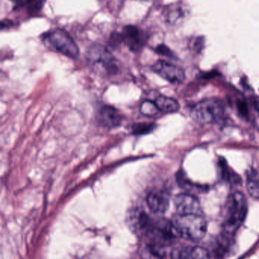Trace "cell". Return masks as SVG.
<instances>
[{
  "instance_id": "1",
  "label": "cell",
  "mask_w": 259,
  "mask_h": 259,
  "mask_svg": "<svg viewBox=\"0 0 259 259\" xmlns=\"http://www.w3.org/2000/svg\"><path fill=\"white\" fill-rule=\"evenodd\" d=\"M172 222L179 237L198 241L206 234V221L202 214H176Z\"/></svg>"
},
{
  "instance_id": "2",
  "label": "cell",
  "mask_w": 259,
  "mask_h": 259,
  "mask_svg": "<svg viewBox=\"0 0 259 259\" xmlns=\"http://www.w3.org/2000/svg\"><path fill=\"white\" fill-rule=\"evenodd\" d=\"M247 211V201L243 193L237 191L229 196L225 213V229L227 234H234L241 226Z\"/></svg>"
},
{
  "instance_id": "3",
  "label": "cell",
  "mask_w": 259,
  "mask_h": 259,
  "mask_svg": "<svg viewBox=\"0 0 259 259\" xmlns=\"http://www.w3.org/2000/svg\"><path fill=\"white\" fill-rule=\"evenodd\" d=\"M225 115V108L220 100H202L196 105L191 112L193 121L199 124H214L222 121Z\"/></svg>"
},
{
  "instance_id": "4",
  "label": "cell",
  "mask_w": 259,
  "mask_h": 259,
  "mask_svg": "<svg viewBox=\"0 0 259 259\" xmlns=\"http://www.w3.org/2000/svg\"><path fill=\"white\" fill-rule=\"evenodd\" d=\"M44 42L48 48L67 57L76 59L79 56L77 44L71 36L62 29H55L49 32L44 36Z\"/></svg>"
},
{
  "instance_id": "5",
  "label": "cell",
  "mask_w": 259,
  "mask_h": 259,
  "mask_svg": "<svg viewBox=\"0 0 259 259\" xmlns=\"http://www.w3.org/2000/svg\"><path fill=\"white\" fill-rule=\"evenodd\" d=\"M88 62L96 68H102L106 72H115L117 69L116 60L111 53L100 44L90 47L87 53Z\"/></svg>"
},
{
  "instance_id": "6",
  "label": "cell",
  "mask_w": 259,
  "mask_h": 259,
  "mask_svg": "<svg viewBox=\"0 0 259 259\" xmlns=\"http://www.w3.org/2000/svg\"><path fill=\"white\" fill-rule=\"evenodd\" d=\"M152 69L171 83H182L186 79V74L182 68L166 61H158L152 66Z\"/></svg>"
},
{
  "instance_id": "7",
  "label": "cell",
  "mask_w": 259,
  "mask_h": 259,
  "mask_svg": "<svg viewBox=\"0 0 259 259\" xmlns=\"http://www.w3.org/2000/svg\"><path fill=\"white\" fill-rule=\"evenodd\" d=\"M128 225L135 234L143 235L150 234L154 222L144 211L136 209L131 211L129 214Z\"/></svg>"
},
{
  "instance_id": "8",
  "label": "cell",
  "mask_w": 259,
  "mask_h": 259,
  "mask_svg": "<svg viewBox=\"0 0 259 259\" xmlns=\"http://www.w3.org/2000/svg\"><path fill=\"white\" fill-rule=\"evenodd\" d=\"M177 214H202V207L197 198L190 193H181L174 198Z\"/></svg>"
},
{
  "instance_id": "9",
  "label": "cell",
  "mask_w": 259,
  "mask_h": 259,
  "mask_svg": "<svg viewBox=\"0 0 259 259\" xmlns=\"http://www.w3.org/2000/svg\"><path fill=\"white\" fill-rule=\"evenodd\" d=\"M147 203L152 212L164 214L170 205V196L164 190H154L147 196Z\"/></svg>"
},
{
  "instance_id": "10",
  "label": "cell",
  "mask_w": 259,
  "mask_h": 259,
  "mask_svg": "<svg viewBox=\"0 0 259 259\" xmlns=\"http://www.w3.org/2000/svg\"><path fill=\"white\" fill-rule=\"evenodd\" d=\"M97 120L102 126L110 129L120 125L123 121V116L115 108L109 106H103L99 110Z\"/></svg>"
},
{
  "instance_id": "11",
  "label": "cell",
  "mask_w": 259,
  "mask_h": 259,
  "mask_svg": "<svg viewBox=\"0 0 259 259\" xmlns=\"http://www.w3.org/2000/svg\"><path fill=\"white\" fill-rule=\"evenodd\" d=\"M173 254L174 259H211L209 252L199 246L182 248Z\"/></svg>"
},
{
  "instance_id": "12",
  "label": "cell",
  "mask_w": 259,
  "mask_h": 259,
  "mask_svg": "<svg viewBox=\"0 0 259 259\" xmlns=\"http://www.w3.org/2000/svg\"><path fill=\"white\" fill-rule=\"evenodd\" d=\"M155 103L160 111L166 113H174L178 112L180 108L179 103L175 99L165 96H160L156 99Z\"/></svg>"
},
{
  "instance_id": "13",
  "label": "cell",
  "mask_w": 259,
  "mask_h": 259,
  "mask_svg": "<svg viewBox=\"0 0 259 259\" xmlns=\"http://www.w3.org/2000/svg\"><path fill=\"white\" fill-rule=\"evenodd\" d=\"M246 187L252 197L259 199V172L252 168L248 170Z\"/></svg>"
},
{
  "instance_id": "14",
  "label": "cell",
  "mask_w": 259,
  "mask_h": 259,
  "mask_svg": "<svg viewBox=\"0 0 259 259\" xmlns=\"http://www.w3.org/2000/svg\"><path fill=\"white\" fill-rule=\"evenodd\" d=\"M141 255L143 259H163L165 251L161 245H149L141 250Z\"/></svg>"
},
{
  "instance_id": "15",
  "label": "cell",
  "mask_w": 259,
  "mask_h": 259,
  "mask_svg": "<svg viewBox=\"0 0 259 259\" xmlns=\"http://www.w3.org/2000/svg\"><path fill=\"white\" fill-rule=\"evenodd\" d=\"M187 16V10L182 6H174L170 9L167 15V19L171 24H176L185 19Z\"/></svg>"
},
{
  "instance_id": "16",
  "label": "cell",
  "mask_w": 259,
  "mask_h": 259,
  "mask_svg": "<svg viewBox=\"0 0 259 259\" xmlns=\"http://www.w3.org/2000/svg\"><path fill=\"white\" fill-rule=\"evenodd\" d=\"M220 166L221 167L222 177L229 182L234 183V184H240L241 183V179L238 175H236L234 172L230 170L229 167L228 166V163L224 158L220 159Z\"/></svg>"
},
{
  "instance_id": "17",
  "label": "cell",
  "mask_w": 259,
  "mask_h": 259,
  "mask_svg": "<svg viewBox=\"0 0 259 259\" xmlns=\"http://www.w3.org/2000/svg\"><path fill=\"white\" fill-rule=\"evenodd\" d=\"M159 111L156 103L149 101V100L143 102L141 103V107H140V112H141V114L147 117H152L157 115Z\"/></svg>"
},
{
  "instance_id": "18",
  "label": "cell",
  "mask_w": 259,
  "mask_h": 259,
  "mask_svg": "<svg viewBox=\"0 0 259 259\" xmlns=\"http://www.w3.org/2000/svg\"><path fill=\"white\" fill-rule=\"evenodd\" d=\"M154 128L153 124H136L133 127V131L136 134H144L152 131Z\"/></svg>"
},
{
  "instance_id": "19",
  "label": "cell",
  "mask_w": 259,
  "mask_h": 259,
  "mask_svg": "<svg viewBox=\"0 0 259 259\" xmlns=\"http://www.w3.org/2000/svg\"><path fill=\"white\" fill-rule=\"evenodd\" d=\"M237 106H238L239 111H240V112H241L242 115H246L248 110L246 104L243 103V102H239Z\"/></svg>"
},
{
  "instance_id": "20",
  "label": "cell",
  "mask_w": 259,
  "mask_h": 259,
  "mask_svg": "<svg viewBox=\"0 0 259 259\" xmlns=\"http://www.w3.org/2000/svg\"><path fill=\"white\" fill-rule=\"evenodd\" d=\"M11 2H13V3H17V2L19 1V0H10Z\"/></svg>"
},
{
  "instance_id": "21",
  "label": "cell",
  "mask_w": 259,
  "mask_h": 259,
  "mask_svg": "<svg viewBox=\"0 0 259 259\" xmlns=\"http://www.w3.org/2000/svg\"><path fill=\"white\" fill-rule=\"evenodd\" d=\"M138 1H141V2H149V1H151V0H138Z\"/></svg>"
}]
</instances>
